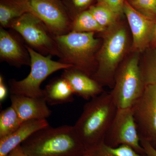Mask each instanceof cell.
<instances>
[{"instance_id": "1", "label": "cell", "mask_w": 156, "mask_h": 156, "mask_svg": "<svg viewBox=\"0 0 156 156\" xmlns=\"http://www.w3.org/2000/svg\"><path fill=\"white\" fill-rule=\"evenodd\" d=\"M21 146L28 156H84L87 151L74 126L68 125H49L32 134Z\"/></svg>"}, {"instance_id": "2", "label": "cell", "mask_w": 156, "mask_h": 156, "mask_svg": "<svg viewBox=\"0 0 156 156\" xmlns=\"http://www.w3.org/2000/svg\"><path fill=\"white\" fill-rule=\"evenodd\" d=\"M117 109L110 92H104L85 104L73 126L87 151L104 142Z\"/></svg>"}, {"instance_id": "3", "label": "cell", "mask_w": 156, "mask_h": 156, "mask_svg": "<svg viewBox=\"0 0 156 156\" xmlns=\"http://www.w3.org/2000/svg\"><path fill=\"white\" fill-rule=\"evenodd\" d=\"M61 54L58 61L70 65L92 77L97 68L96 54L99 40L95 33L71 31L54 36Z\"/></svg>"}, {"instance_id": "4", "label": "cell", "mask_w": 156, "mask_h": 156, "mask_svg": "<svg viewBox=\"0 0 156 156\" xmlns=\"http://www.w3.org/2000/svg\"><path fill=\"white\" fill-rule=\"evenodd\" d=\"M128 36L123 26L115 23L107 29L96 54L97 68L91 77L102 87L113 88L115 76L127 48Z\"/></svg>"}, {"instance_id": "5", "label": "cell", "mask_w": 156, "mask_h": 156, "mask_svg": "<svg viewBox=\"0 0 156 156\" xmlns=\"http://www.w3.org/2000/svg\"><path fill=\"white\" fill-rule=\"evenodd\" d=\"M145 86L136 53L119 66L110 94L118 108H131L142 95Z\"/></svg>"}, {"instance_id": "6", "label": "cell", "mask_w": 156, "mask_h": 156, "mask_svg": "<svg viewBox=\"0 0 156 156\" xmlns=\"http://www.w3.org/2000/svg\"><path fill=\"white\" fill-rule=\"evenodd\" d=\"M31 58V70L27 77L21 80L9 81L11 94H18L29 97H44V89L41 88L43 82L55 72L73 67L52 59V56H44L26 45Z\"/></svg>"}, {"instance_id": "7", "label": "cell", "mask_w": 156, "mask_h": 156, "mask_svg": "<svg viewBox=\"0 0 156 156\" xmlns=\"http://www.w3.org/2000/svg\"><path fill=\"white\" fill-rule=\"evenodd\" d=\"M10 29L21 37L26 45L38 53L61 58L54 36L35 14L31 12L25 13L13 23Z\"/></svg>"}, {"instance_id": "8", "label": "cell", "mask_w": 156, "mask_h": 156, "mask_svg": "<svg viewBox=\"0 0 156 156\" xmlns=\"http://www.w3.org/2000/svg\"><path fill=\"white\" fill-rule=\"evenodd\" d=\"M104 142L112 147L128 146L138 154L145 155L136 129L132 108H118Z\"/></svg>"}, {"instance_id": "9", "label": "cell", "mask_w": 156, "mask_h": 156, "mask_svg": "<svg viewBox=\"0 0 156 156\" xmlns=\"http://www.w3.org/2000/svg\"><path fill=\"white\" fill-rule=\"evenodd\" d=\"M132 108L140 138L156 148V84L145 86Z\"/></svg>"}, {"instance_id": "10", "label": "cell", "mask_w": 156, "mask_h": 156, "mask_svg": "<svg viewBox=\"0 0 156 156\" xmlns=\"http://www.w3.org/2000/svg\"><path fill=\"white\" fill-rule=\"evenodd\" d=\"M30 12L46 24L54 36L71 31L73 21L61 0H28Z\"/></svg>"}, {"instance_id": "11", "label": "cell", "mask_w": 156, "mask_h": 156, "mask_svg": "<svg viewBox=\"0 0 156 156\" xmlns=\"http://www.w3.org/2000/svg\"><path fill=\"white\" fill-rule=\"evenodd\" d=\"M123 13L126 14L133 36V48L136 52H142L152 43L155 18L147 17L125 1Z\"/></svg>"}, {"instance_id": "12", "label": "cell", "mask_w": 156, "mask_h": 156, "mask_svg": "<svg viewBox=\"0 0 156 156\" xmlns=\"http://www.w3.org/2000/svg\"><path fill=\"white\" fill-rule=\"evenodd\" d=\"M12 31L0 28V60L17 68L30 66L31 58L21 37Z\"/></svg>"}, {"instance_id": "13", "label": "cell", "mask_w": 156, "mask_h": 156, "mask_svg": "<svg viewBox=\"0 0 156 156\" xmlns=\"http://www.w3.org/2000/svg\"><path fill=\"white\" fill-rule=\"evenodd\" d=\"M11 106L17 112L22 123L30 120L46 119L51 114L44 97L11 94Z\"/></svg>"}, {"instance_id": "14", "label": "cell", "mask_w": 156, "mask_h": 156, "mask_svg": "<svg viewBox=\"0 0 156 156\" xmlns=\"http://www.w3.org/2000/svg\"><path fill=\"white\" fill-rule=\"evenodd\" d=\"M61 76L68 82L74 95L90 100L104 92L102 86L86 73L71 67L64 69Z\"/></svg>"}, {"instance_id": "15", "label": "cell", "mask_w": 156, "mask_h": 156, "mask_svg": "<svg viewBox=\"0 0 156 156\" xmlns=\"http://www.w3.org/2000/svg\"><path fill=\"white\" fill-rule=\"evenodd\" d=\"M49 126L47 119L30 120L23 123L12 134L0 139V156H7L32 134Z\"/></svg>"}, {"instance_id": "16", "label": "cell", "mask_w": 156, "mask_h": 156, "mask_svg": "<svg viewBox=\"0 0 156 156\" xmlns=\"http://www.w3.org/2000/svg\"><path fill=\"white\" fill-rule=\"evenodd\" d=\"M74 95L68 82L61 76L50 81L44 89V97L51 105L72 102Z\"/></svg>"}, {"instance_id": "17", "label": "cell", "mask_w": 156, "mask_h": 156, "mask_svg": "<svg viewBox=\"0 0 156 156\" xmlns=\"http://www.w3.org/2000/svg\"><path fill=\"white\" fill-rule=\"evenodd\" d=\"M27 12H31L28 0H0V25L11 28L13 23Z\"/></svg>"}, {"instance_id": "18", "label": "cell", "mask_w": 156, "mask_h": 156, "mask_svg": "<svg viewBox=\"0 0 156 156\" xmlns=\"http://www.w3.org/2000/svg\"><path fill=\"white\" fill-rule=\"evenodd\" d=\"M106 30L101 26L89 10L79 14L74 19L71 31L79 33L102 32Z\"/></svg>"}, {"instance_id": "19", "label": "cell", "mask_w": 156, "mask_h": 156, "mask_svg": "<svg viewBox=\"0 0 156 156\" xmlns=\"http://www.w3.org/2000/svg\"><path fill=\"white\" fill-rule=\"evenodd\" d=\"M87 156H145L125 145L112 147L102 143L87 151Z\"/></svg>"}, {"instance_id": "20", "label": "cell", "mask_w": 156, "mask_h": 156, "mask_svg": "<svg viewBox=\"0 0 156 156\" xmlns=\"http://www.w3.org/2000/svg\"><path fill=\"white\" fill-rule=\"evenodd\" d=\"M22 123L12 106L2 111L0 114V139L12 134Z\"/></svg>"}, {"instance_id": "21", "label": "cell", "mask_w": 156, "mask_h": 156, "mask_svg": "<svg viewBox=\"0 0 156 156\" xmlns=\"http://www.w3.org/2000/svg\"><path fill=\"white\" fill-rule=\"evenodd\" d=\"M96 21L104 28L106 29L116 23L119 16L108 8L97 5L91 6L88 9Z\"/></svg>"}, {"instance_id": "22", "label": "cell", "mask_w": 156, "mask_h": 156, "mask_svg": "<svg viewBox=\"0 0 156 156\" xmlns=\"http://www.w3.org/2000/svg\"><path fill=\"white\" fill-rule=\"evenodd\" d=\"M140 68L145 86L156 84V46H154L147 59L140 64Z\"/></svg>"}, {"instance_id": "23", "label": "cell", "mask_w": 156, "mask_h": 156, "mask_svg": "<svg viewBox=\"0 0 156 156\" xmlns=\"http://www.w3.org/2000/svg\"><path fill=\"white\" fill-rule=\"evenodd\" d=\"M70 18L73 21L79 14L91 7L94 0H61Z\"/></svg>"}, {"instance_id": "24", "label": "cell", "mask_w": 156, "mask_h": 156, "mask_svg": "<svg viewBox=\"0 0 156 156\" xmlns=\"http://www.w3.org/2000/svg\"><path fill=\"white\" fill-rule=\"evenodd\" d=\"M130 4L144 15L155 18L156 0H131Z\"/></svg>"}, {"instance_id": "25", "label": "cell", "mask_w": 156, "mask_h": 156, "mask_svg": "<svg viewBox=\"0 0 156 156\" xmlns=\"http://www.w3.org/2000/svg\"><path fill=\"white\" fill-rule=\"evenodd\" d=\"M126 0H98L97 4L105 6L119 16L123 13Z\"/></svg>"}, {"instance_id": "26", "label": "cell", "mask_w": 156, "mask_h": 156, "mask_svg": "<svg viewBox=\"0 0 156 156\" xmlns=\"http://www.w3.org/2000/svg\"><path fill=\"white\" fill-rule=\"evenodd\" d=\"M140 144L144 149L145 156H156V148L147 141L140 139Z\"/></svg>"}, {"instance_id": "27", "label": "cell", "mask_w": 156, "mask_h": 156, "mask_svg": "<svg viewBox=\"0 0 156 156\" xmlns=\"http://www.w3.org/2000/svg\"><path fill=\"white\" fill-rule=\"evenodd\" d=\"M8 91L7 86L4 81L2 75L0 76V101L2 102L8 95Z\"/></svg>"}, {"instance_id": "28", "label": "cell", "mask_w": 156, "mask_h": 156, "mask_svg": "<svg viewBox=\"0 0 156 156\" xmlns=\"http://www.w3.org/2000/svg\"><path fill=\"white\" fill-rule=\"evenodd\" d=\"M7 156H28L24 152L23 150L21 145H20L17 147L10 152V153Z\"/></svg>"}, {"instance_id": "29", "label": "cell", "mask_w": 156, "mask_h": 156, "mask_svg": "<svg viewBox=\"0 0 156 156\" xmlns=\"http://www.w3.org/2000/svg\"><path fill=\"white\" fill-rule=\"evenodd\" d=\"M152 44L154 46H156V16L155 17V25L154 31L153 38Z\"/></svg>"}, {"instance_id": "30", "label": "cell", "mask_w": 156, "mask_h": 156, "mask_svg": "<svg viewBox=\"0 0 156 156\" xmlns=\"http://www.w3.org/2000/svg\"><path fill=\"white\" fill-rule=\"evenodd\" d=\"M84 156H87V155H86Z\"/></svg>"}, {"instance_id": "31", "label": "cell", "mask_w": 156, "mask_h": 156, "mask_svg": "<svg viewBox=\"0 0 156 156\" xmlns=\"http://www.w3.org/2000/svg\"><path fill=\"white\" fill-rule=\"evenodd\" d=\"M130 1H131V0H130Z\"/></svg>"}]
</instances>
